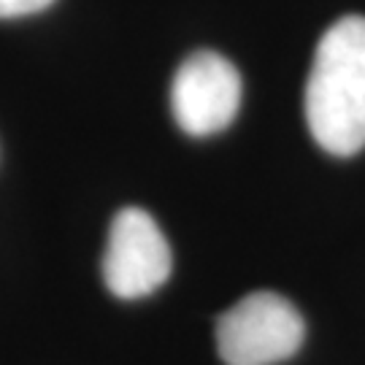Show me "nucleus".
I'll list each match as a JSON object with an SVG mask.
<instances>
[{"mask_svg":"<svg viewBox=\"0 0 365 365\" xmlns=\"http://www.w3.org/2000/svg\"><path fill=\"white\" fill-rule=\"evenodd\" d=\"M303 317L284 295L249 292L217 322V349L227 365H276L303 344Z\"/></svg>","mask_w":365,"mask_h":365,"instance_id":"obj_2","label":"nucleus"},{"mask_svg":"<svg viewBox=\"0 0 365 365\" xmlns=\"http://www.w3.org/2000/svg\"><path fill=\"white\" fill-rule=\"evenodd\" d=\"M241 106V76L220 52H195L170 84V111L187 135L206 138L225 130Z\"/></svg>","mask_w":365,"mask_h":365,"instance_id":"obj_4","label":"nucleus"},{"mask_svg":"<svg viewBox=\"0 0 365 365\" xmlns=\"http://www.w3.org/2000/svg\"><path fill=\"white\" fill-rule=\"evenodd\" d=\"M54 0H0V19H19L49 9Z\"/></svg>","mask_w":365,"mask_h":365,"instance_id":"obj_5","label":"nucleus"},{"mask_svg":"<svg viewBox=\"0 0 365 365\" xmlns=\"http://www.w3.org/2000/svg\"><path fill=\"white\" fill-rule=\"evenodd\" d=\"M170 268V247L152 214L135 206L119 211L103 252L106 287L122 300L146 298L168 282Z\"/></svg>","mask_w":365,"mask_h":365,"instance_id":"obj_3","label":"nucleus"},{"mask_svg":"<svg viewBox=\"0 0 365 365\" xmlns=\"http://www.w3.org/2000/svg\"><path fill=\"white\" fill-rule=\"evenodd\" d=\"M303 106L314 141L325 152L352 157L365 146V16H344L325 30Z\"/></svg>","mask_w":365,"mask_h":365,"instance_id":"obj_1","label":"nucleus"}]
</instances>
